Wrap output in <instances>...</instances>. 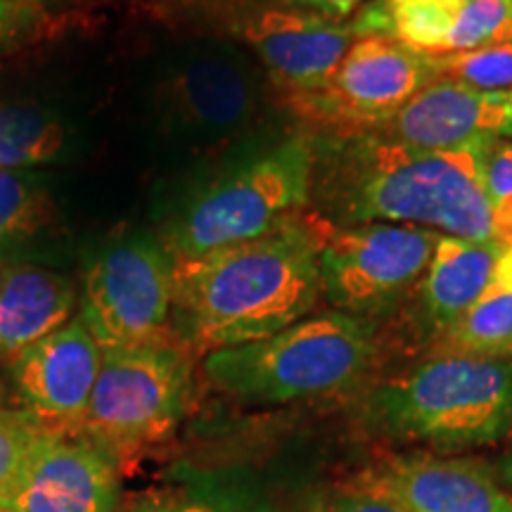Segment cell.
I'll list each match as a JSON object with an SVG mask.
<instances>
[{"label": "cell", "instance_id": "30", "mask_svg": "<svg viewBox=\"0 0 512 512\" xmlns=\"http://www.w3.org/2000/svg\"><path fill=\"white\" fill-rule=\"evenodd\" d=\"M491 287H496V290H503V292H512V245L503 247Z\"/></svg>", "mask_w": 512, "mask_h": 512}, {"label": "cell", "instance_id": "23", "mask_svg": "<svg viewBox=\"0 0 512 512\" xmlns=\"http://www.w3.org/2000/svg\"><path fill=\"white\" fill-rule=\"evenodd\" d=\"M41 430L15 406L0 408V512H12Z\"/></svg>", "mask_w": 512, "mask_h": 512}, {"label": "cell", "instance_id": "9", "mask_svg": "<svg viewBox=\"0 0 512 512\" xmlns=\"http://www.w3.org/2000/svg\"><path fill=\"white\" fill-rule=\"evenodd\" d=\"M434 79L439 76L430 55L382 36H358L328 79L285 100L330 136H358L380 131Z\"/></svg>", "mask_w": 512, "mask_h": 512}, {"label": "cell", "instance_id": "29", "mask_svg": "<svg viewBox=\"0 0 512 512\" xmlns=\"http://www.w3.org/2000/svg\"><path fill=\"white\" fill-rule=\"evenodd\" d=\"M287 8L294 10H306V12H316V15L330 17V19H349L351 15H356L368 0H283Z\"/></svg>", "mask_w": 512, "mask_h": 512}, {"label": "cell", "instance_id": "19", "mask_svg": "<svg viewBox=\"0 0 512 512\" xmlns=\"http://www.w3.org/2000/svg\"><path fill=\"white\" fill-rule=\"evenodd\" d=\"M53 226V204L34 171L0 169V273L34 261L31 254Z\"/></svg>", "mask_w": 512, "mask_h": 512}, {"label": "cell", "instance_id": "3", "mask_svg": "<svg viewBox=\"0 0 512 512\" xmlns=\"http://www.w3.org/2000/svg\"><path fill=\"white\" fill-rule=\"evenodd\" d=\"M366 422L382 437L437 451L491 446L512 434V354H437L373 387Z\"/></svg>", "mask_w": 512, "mask_h": 512}, {"label": "cell", "instance_id": "28", "mask_svg": "<svg viewBox=\"0 0 512 512\" xmlns=\"http://www.w3.org/2000/svg\"><path fill=\"white\" fill-rule=\"evenodd\" d=\"M46 24V8H17L0 5V50L24 43Z\"/></svg>", "mask_w": 512, "mask_h": 512}, {"label": "cell", "instance_id": "2", "mask_svg": "<svg viewBox=\"0 0 512 512\" xmlns=\"http://www.w3.org/2000/svg\"><path fill=\"white\" fill-rule=\"evenodd\" d=\"M320 297L316 223L294 219L264 238L178 259L169 335L207 356L290 328Z\"/></svg>", "mask_w": 512, "mask_h": 512}, {"label": "cell", "instance_id": "7", "mask_svg": "<svg viewBox=\"0 0 512 512\" xmlns=\"http://www.w3.org/2000/svg\"><path fill=\"white\" fill-rule=\"evenodd\" d=\"M174 256L150 233L105 242L83 268L79 316L102 349L171 337Z\"/></svg>", "mask_w": 512, "mask_h": 512}, {"label": "cell", "instance_id": "6", "mask_svg": "<svg viewBox=\"0 0 512 512\" xmlns=\"http://www.w3.org/2000/svg\"><path fill=\"white\" fill-rule=\"evenodd\" d=\"M192 351L174 337L102 349V366L79 437L98 446L121 477L174 437L195 392Z\"/></svg>", "mask_w": 512, "mask_h": 512}, {"label": "cell", "instance_id": "17", "mask_svg": "<svg viewBox=\"0 0 512 512\" xmlns=\"http://www.w3.org/2000/svg\"><path fill=\"white\" fill-rule=\"evenodd\" d=\"M503 247L439 235L427 271L418 283L420 320L432 337H444L494 283Z\"/></svg>", "mask_w": 512, "mask_h": 512}, {"label": "cell", "instance_id": "14", "mask_svg": "<svg viewBox=\"0 0 512 512\" xmlns=\"http://www.w3.org/2000/svg\"><path fill=\"white\" fill-rule=\"evenodd\" d=\"M240 31L285 95L320 86L358 38L351 19L339 22L294 8L254 12L245 17Z\"/></svg>", "mask_w": 512, "mask_h": 512}, {"label": "cell", "instance_id": "32", "mask_svg": "<svg viewBox=\"0 0 512 512\" xmlns=\"http://www.w3.org/2000/svg\"><path fill=\"white\" fill-rule=\"evenodd\" d=\"M50 0H0V5H17V8H46Z\"/></svg>", "mask_w": 512, "mask_h": 512}, {"label": "cell", "instance_id": "21", "mask_svg": "<svg viewBox=\"0 0 512 512\" xmlns=\"http://www.w3.org/2000/svg\"><path fill=\"white\" fill-rule=\"evenodd\" d=\"M437 354H512V292L489 287L484 297L437 339Z\"/></svg>", "mask_w": 512, "mask_h": 512}, {"label": "cell", "instance_id": "5", "mask_svg": "<svg viewBox=\"0 0 512 512\" xmlns=\"http://www.w3.org/2000/svg\"><path fill=\"white\" fill-rule=\"evenodd\" d=\"M313 138L297 133L214 176L176 207L162 242L178 259L240 245L299 219L311 202Z\"/></svg>", "mask_w": 512, "mask_h": 512}, {"label": "cell", "instance_id": "1", "mask_svg": "<svg viewBox=\"0 0 512 512\" xmlns=\"http://www.w3.org/2000/svg\"><path fill=\"white\" fill-rule=\"evenodd\" d=\"M489 150H420L380 133L318 138L311 197L342 226L396 223L494 242L484 185Z\"/></svg>", "mask_w": 512, "mask_h": 512}, {"label": "cell", "instance_id": "4", "mask_svg": "<svg viewBox=\"0 0 512 512\" xmlns=\"http://www.w3.org/2000/svg\"><path fill=\"white\" fill-rule=\"evenodd\" d=\"M375 361L373 320L330 309L259 342L211 351L204 356V375L235 399L280 406L356 392Z\"/></svg>", "mask_w": 512, "mask_h": 512}, {"label": "cell", "instance_id": "22", "mask_svg": "<svg viewBox=\"0 0 512 512\" xmlns=\"http://www.w3.org/2000/svg\"><path fill=\"white\" fill-rule=\"evenodd\" d=\"M432 62L439 79H453L484 93H512V41L437 55Z\"/></svg>", "mask_w": 512, "mask_h": 512}, {"label": "cell", "instance_id": "20", "mask_svg": "<svg viewBox=\"0 0 512 512\" xmlns=\"http://www.w3.org/2000/svg\"><path fill=\"white\" fill-rule=\"evenodd\" d=\"M69 152L67 126L43 107H0V169L31 171Z\"/></svg>", "mask_w": 512, "mask_h": 512}, {"label": "cell", "instance_id": "31", "mask_svg": "<svg viewBox=\"0 0 512 512\" xmlns=\"http://www.w3.org/2000/svg\"><path fill=\"white\" fill-rule=\"evenodd\" d=\"M496 477L501 479V484L512 494V448H510L508 453H505V456H503L501 460H498V465H496Z\"/></svg>", "mask_w": 512, "mask_h": 512}, {"label": "cell", "instance_id": "24", "mask_svg": "<svg viewBox=\"0 0 512 512\" xmlns=\"http://www.w3.org/2000/svg\"><path fill=\"white\" fill-rule=\"evenodd\" d=\"M185 489L197 496L211 512H283L254 482L245 477L230 479L214 472H190L181 475Z\"/></svg>", "mask_w": 512, "mask_h": 512}, {"label": "cell", "instance_id": "27", "mask_svg": "<svg viewBox=\"0 0 512 512\" xmlns=\"http://www.w3.org/2000/svg\"><path fill=\"white\" fill-rule=\"evenodd\" d=\"M114 512H211L188 489H147L136 496L121 498Z\"/></svg>", "mask_w": 512, "mask_h": 512}, {"label": "cell", "instance_id": "13", "mask_svg": "<svg viewBox=\"0 0 512 512\" xmlns=\"http://www.w3.org/2000/svg\"><path fill=\"white\" fill-rule=\"evenodd\" d=\"M375 133L420 150L491 147L512 138V93H484L453 79H434Z\"/></svg>", "mask_w": 512, "mask_h": 512}, {"label": "cell", "instance_id": "26", "mask_svg": "<svg viewBox=\"0 0 512 512\" xmlns=\"http://www.w3.org/2000/svg\"><path fill=\"white\" fill-rule=\"evenodd\" d=\"M309 512H403L399 505L366 486L349 482L335 491H328L311 505Z\"/></svg>", "mask_w": 512, "mask_h": 512}, {"label": "cell", "instance_id": "10", "mask_svg": "<svg viewBox=\"0 0 512 512\" xmlns=\"http://www.w3.org/2000/svg\"><path fill=\"white\" fill-rule=\"evenodd\" d=\"M102 366V347L74 316L5 366L12 406L43 434L79 437Z\"/></svg>", "mask_w": 512, "mask_h": 512}, {"label": "cell", "instance_id": "25", "mask_svg": "<svg viewBox=\"0 0 512 512\" xmlns=\"http://www.w3.org/2000/svg\"><path fill=\"white\" fill-rule=\"evenodd\" d=\"M491 233L501 247L512 245V143L491 145L484 164Z\"/></svg>", "mask_w": 512, "mask_h": 512}, {"label": "cell", "instance_id": "11", "mask_svg": "<svg viewBox=\"0 0 512 512\" xmlns=\"http://www.w3.org/2000/svg\"><path fill=\"white\" fill-rule=\"evenodd\" d=\"M256 105L247 62L228 48L188 50L171 64L157 93V114L171 138L211 140L245 124Z\"/></svg>", "mask_w": 512, "mask_h": 512}, {"label": "cell", "instance_id": "8", "mask_svg": "<svg viewBox=\"0 0 512 512\" xmlns=\"http://www.w3.org/2000/svg\"><path fill=\"white\" fill-rule=\"evenodd\" d=\"M320 294L337 311L370 318L399 304L427 271L437 230L396 223L316 226Z\"/></svg>", "mask_w": 512, "mask_h": 512}, {"label": "cell", "instance_id": "12", "mask_svg": "<svg viewBox=\"0 0 512 512\" xmlns=\"http://www.w3.org/2000/svg\"><path fill=\"white\" fill-rule=\"evenodd\" d=\"M351 482L389 498L403 512H512V494L494 467L475 458L392 456Z\"/></svg>", "mask_w": 512, "mask_h": 512}, {"label": "cell", "instance_id": "18", "mask_svg": "<svg viewBox=\"0 0 512 512\" xmlns=\"http://www.w3.org/2000/svg\"><path fill=\"white\" fill-rule=\"evenodd\" d=\"M465 0H368L351 17L356 36H382L422 55H448Z\"/></svg>", "mask_w": 512, "mask_h": 512}, {"label": "cell", "instance_id": "16", "mask_svg": "<svg viewBox=\"0 0 512 512\" xmlns=\"http://www.w3.org/2000/svg\"><path fill=\"white\" fill-rule=\"evenodd\" d=\"M79 313V287L69 275L36 261L0 273V363L53 335Z\"/></svg>", "mask_w": 512, "mask_h": 512}, {"label": "cell", "instance_id": "15", "mask_svg": "<svg viewBox=\"0 0 512 512\" xmlns=\"http://www.w3.org/2000/svg\"><path fill=\"white\" fill-rule=\"evenodd\" d=\"M121 472L83 437L38 434L12 512H114Z\"/></svg>", "mask_w": 512, "mask_h": 512}, {"label": "cell", "instance_id": "33", "mask_svg": "<svg viewBox=\"0 0 512 512\" xmlns=\"http://www.w3.org/2000/svg\"><path fill=\"white\" fill-rule=\"evenodd\" d=\"M8 406H12L10 389H8V382H5V375L0 373V408H8Z\"/></svg>", "mask_w": 512, "mask_h": 512}]
</instances>
